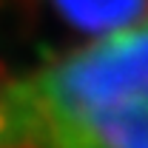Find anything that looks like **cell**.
Segmentation results:
<instances>
[{
    "mask_svg": "<svg viewBox=\"0 0 148 148\" xmlns=\"http://www.w3.org/2000/svg\"><path fill=\"white\" fill-rule=\"evenodd\" d=\"M0 148H148V17L0 83Z\"/></svg>",
    "mask_w": 148,
    "mask_h": 148,
    "instance_id": "6da1fadb",
    "label": "cell"
},
{
    "mask_svg": "<svg viewBox=\"0 0 148 148\" xmlns=\"http://www.w3.org/2000/svg\"><path fill=\"white\" fill-rule=\"evenodd\" d=\"M137 0H63L66 12L80 20H108L134 9Z\"/></svg>",
    "mask_w": 148,
    "mask_h": 148,
    "instance_id": "7a4b0ae2",
    "label": "cell"
}]
</instances>
